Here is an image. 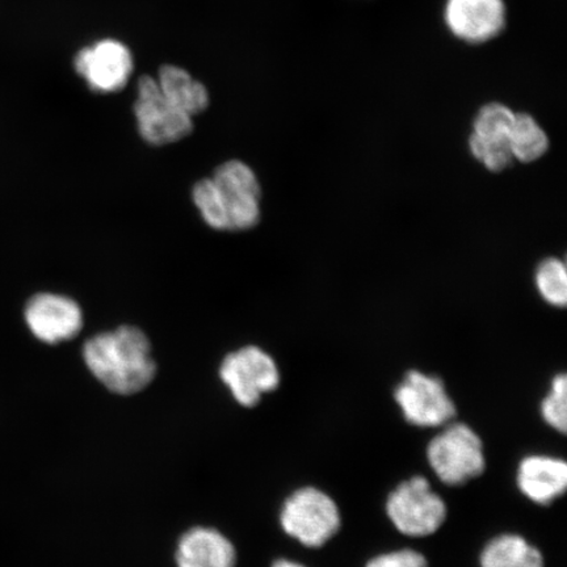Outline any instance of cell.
<instances>
[{
	"label": "cell",
	"instance_id": "cell-4",
	"mask_svg": "<svg viewBox=\"0 0 567 567\" xmlns=\"http://www.w3.org/2000/svg\"><path fill=\"white\" fill-rule=\"evenodd\" d=\"M279 519L289 537L310 549L329 544L343 523L337 501L316 486H303L290 494L282 503Z\"/></svg>",
	"mask_w": 567,
	"mask_h": 567
},
{
	"label": "cell",
	"instance_id": "cell-18",
	"mask_svg": "<svg viewBox=\"0 0 567 567\" xmlns=\"http://www.w3.org/2000/svg\"><path fill=\"white\" fill-rule=\"evenodd\" d=\"M515 117V113L506 105L492 103L482 106L474 120V134L487 140H508Z\"/></svg>",
	"mask_w": 567,
	"mask_h": 567
},
{
	"label": "cell",
	"instance_id": "cell-11",
	"mask_svg": "<svg viewBox=\"0 0 567 567\" xmlns=\"http://www.w3.org/2000/svg\"><path fill=\"white\" fill-rule=\"evenodd\" d=\"M28 329L48 344L66 342L83 328V311L70 297L39 293L28 301L24 311Z\"/></svg>",
	"mask_w": 567,
	"mask_h": 567
},
{
	"label": "cell",
	"instance_id": "cell-22",
	"mask_svg": "<svg viewBox=\"0 0 567 567\" xmlns=\"http://www.w3.org/2000/svg\"><path fill=\"white\" fill-rule=\"evenodd\" d=\"M272 567H308L301 563L292 561V559L280 558L278 561H275Z\"/></svg>",
	"mask_w": 567,
	"mask_h": 567
},
{
	"label": "cell",
	"instance_id": "cell-15",
	"mask_svg": "<svg viewBox=\"0 0 567 567\" xmlns=\"http://www.w3.org/2000/svg\"><path fill=\"white\" fill-rule=\"evenodd\" d=\"M157 82L167 102L190 117L200 115L208 109V90L194 80L188 71L174 65L162 66Z\"/></svg>",
	"mask_w": 567,
	"mask_h": 567
},
{
	"label": "cell",
	"instance_id": "cell-2",
	"mask_svg": "<svg viewBox=\"0 0 567 567\" xmlns=\"http://www.w3.org/2000/svg\"><path fill=\"white\" fill-rule=\"evenodd\" d=\"M194 203L210 228L224 231L252 229L260 219L257 175L240 161H228L215 174L196 183Z\"/></svg>",
	"mask_w": 567,
	"mask_h": 567
},
{
	"label": "cell",
	"instance_id": "cell-3",
	"mask_svg": "<svg viewBox=\"0 0 567 567\" xmlns=\"http://www.w3.org/2000/svg\"><path fill=\"white\" fill-rule=\"evenodd\" d=\"M425 458L432 473L450 487H460L477 480L486 471L484 442L470 424L453 421L425 446Z\"/></svg>",
	"mask_w": 567,
	"mask_h": 567
},
{
	"label": "cell",
	"instance_id": "cell-20",
	"mask_svg": "<svg viewBox=\"0 0 567 567\" xmlns=\"http://www.w3.org/2000/svg\"><path fill=\"white\" fill-rule=\"evenodd\" d=\"M470 147L474 157L484 163L492 172H501L514 158L508 140H487L473 133Z\"/></svg>",
	"mask_w": 567,
	"mask_h": 567
},
{
	"label": "cell",
	"instance_id": "cell-12",
	"mask_svg": "<svg viewBox=\"0 0 567 567\" xmlns=\"http://www.w3.org/2000/svg\"><path fill=\"white\" fill-rule=\"evenodd\" d=\"M517 491L537 506H550L567 491V464L561 457L534 453L516 466Z\"/></svg>",
	"mask_w": 567,
	"mask_h": 567
},
{
	"label": "cell",
	"instance_id": "cell-7",
	"mask_svg": "<svg viewBox=\"0 0 567 567\" xmlns=\"http://www.w3.org/2000/svg\"><path fill=\"white\" fill-rule=\"evenodd\" d=\"M219 375L229 388L234 400L245 408L257 406L265 394L280 385L278 364L257 346H247L231 352L223 361Z\"/></svg>",
	"mask_w": 567,
	"mask_h": 567
},
{
	"label": "cell",
	"instance_id": "cell-9",
	"mask_svg": "<svg viewBox=\"0 0 567 567\" xmlns=\"http://www.w3.org/2000/svg\"><path fill=\"white\" fill-rule=\"evenodd\" d=\"M130 48L117 40H102L76 54L74 68L97 94L123 90L133 73Z\"/></svg>",
	"mask_w": 567,
	"mask_h": 567
},
{
	"label": "cell",
	"instance_id": "cell-13",
	"mask_svg": "<svg viewBox=\"0 0 567 567\" xmlns=\"http://www.w3.org/2000/svg\"><path fill=\"white\" fill-rule=\"evenodd\" d=\"M177 567H236L237 551L221 532L196 527L177 544Z\"/></svg>",
	"mask_w": 567,
	"mask_h": 567
},
{
	"label": "cell",
	"instance_id": "cell-5",
	"mask_svg": "<svg viewBox=\"0 0 567 567\" xmlns=\"http://www.w3.org/2000/svg\"><path fill=\"white\" fill-rule=\"evenodd\" d=\"M385 514L399 534L424 538L443 528L449 506L427 478L413 476L400 482L388 494Z\"/></svg>",
	"mask_w": 567,
	"mask_h": 567
},
{
	"label": "cell",
	"instance_id": "cell-19",
	"mask_svg": "<svg viewBox=\"0 0 567 567\" xmlns=\"http://www.w3.org/2000/svg\"><path fill=\"white\" fill-rule=\"evenodd\" d=\"M536 286L538 292L553 307H565L567 301L566 267L558 259L544 260L537 268Z\"/></svg>",
	"mask_w": 567,
	"mask_h": 567
},
{
	"label": "cell",
	"instance_id": "cell-8",
	"mask_svg": "<svg viewBox=\"0 0 567 567\" xmlns=\"http://www.w3.org/2000/svg\"><path fill=\"white\" fill-rule=\"evenodd\" d=\"M137 91L134 115H136L141 137L147 144L154 146L174 144L193 133V117L167 102L155 78L141 76Z\"/></svg>",
	"mask_w": 567,
	"mask_h": 567
},
{
	"label": "cell",
	"instance_id": "cell-6",
	"mask_svg": "<svg viewBox=\"0 0 567 567\" xmlns=\"http://www.w3.org/2000/svg\"><path fill=\"white\" fill-rule=\"evenodd\" d=\"M403 420L416 429H442L456 421L457 406L437 375L409 371L393 393Z\"/></svg>",
	"mask_w": 567,
	"mask_h": 567
},
{
	"label": "cell",
	"instance_id": "cell-16",
	"mask_svg": "<svg viewBox=\"0 0 567 567\" xmlns=\"http://www.w3.org/2000/svg\"><path fill=\"white\" fill-rule=\"evenodd\" d=\"M508 144L514 158L528 163L547 153L549 140L547 133L542 130L534 117L522 113L515 117Z\"/></svg>",
	"mask_w": 567,
	"mask_h": 567
},
{
	"label": "cell",
	"instance_id": "cell-14",
	"mask_svg": "<svg viewBox=\"0 0 567 567\" xmlns=\"http://www.w3.org/2000/svg\"><path fill=\"white\" fill-rule=\"evenodd\" d=\"M478 567H545V557L526 537L506 532L484 545Z\"/></svg>",
	"mask_w": 567,
	"mask_h": 567
},
{
	"label": "cell",
	"instance_id": "cell-21",
	"mask_svg": "<svg viewBox=\"0 0 567 567\" xmlns=\"http://www.w3.org/2000/svg\"><path fill=\"white\" fill-rule=\"evenodd\" d=\"M364 567H429V561L420 550L403 548L380 553Z\"/></svg>",
	"mask_w": 567,
	"mask_h": 567
},
{
	"label": "cell",
	"instance_id": "cell-1",
	"mask_svg": "<svg viewBox=\"0 0 567 567\" xmlns=\"http://www.w3.org/2000/svg\"><path fill=\"white\" fill-rule=\"evenodd\" d=\"M83 359L95 379L120 395L141 392L157 374L151 340L134 326L90 338L83 347Z\"/></svg>",
	"mask_w": 567,
	"mask_h": 567
},
{
	"label": "cell",
	"instance_id": "cell-10",
	"mask_svg": "<svg viewBox=\"0 0 567 567\" xmlns=\"http://www.w3.org/2000/svg\"><path fill=\"white\" fill-rule=\"evenodd\" d=\"M444 21L450 32L467 44H485L505 30V0H446Z\"/></svg>",
	"mask_w": 567,
	"mask_h": 567
},
{
	"label": "cell",
	"instance_id": "cell-17",
	"mask_svg": "<svg viewBox=\"0 0 567 567\" xmlns=\"http://www.w3.org/2000/svg\"><path fill=\"white\" fill-rule=\"evenodd\" d=\"M540 415L545 424L558 434L567 430V375L558 373L553 378L548 393L540 403Z\"/></svg>",
	"mask_w": 567,
	"mask_h": 567
}]
</instances>
